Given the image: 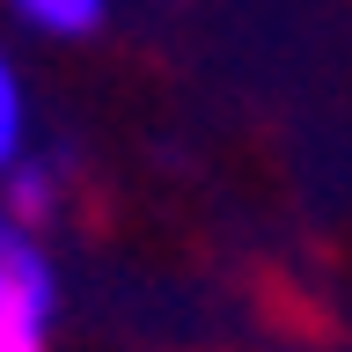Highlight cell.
Returning <instances> with one entry per match:
<instances>
[{"label": "cell", "mask_w": 352, "mask_h": 352, "mask_svg": "<svg viewBox=\"0 0 352 352\" xmlns=\"http://www.w3.org/2000/svg\"><path fill=\"white\" fill-rule=\"evenodd\" d=\"M22 125H30V110H22V81H15V66L0 59V176L22 162Z\"/></svg>", "instance_id": "4"}, {"label": "cell", "mask_w": 352, "mask_h": 352, "mask_svg": "<svg viewBox=\"0 0 352 352\" xmlns=\"http://www.w3.org/2000/svg\"><path fill=\"white\" fill-rule=\"evenodd\" d=\"M44 330H52V308L0 301V352H44Z\"/></svg>", "instance_id": "5"}, {"label": "cell", "mask_w": 352, "mask_h": 352, "mask_svg": "<svg viewBox=\"0 0 352 352\" xmlns=\"http://www.w3.org/2000/svg\"><path fill=\"white\" fill-rule=\"evenodd\" d=\"M8 8L44 37H96L110 15V0H8Z\"/></svg>", "instance_id": "3"}, {"label": "cell", "mask_w": 352, "mask_h": 352, "mask_svg": "<svg viewBox=\"0 0 352 352\" xmlns=\"http://www.w3.org/2000/svg\"><path fill=\"white\" fill-rule=\"evenodd\" d=\"M0 301H30V308H59V272L44 257L22 220L0 213Z\"/></svg>", "instance_id": "1"}, {"label": "cell", "mask_w": 352, "mask_h": 352, "mask_svg": "<svg viewBox=\"0 0 352 352\" xmlns=\"http://www.w3.org/2000/svg\"><path fill=\"white\" fill-rule=\"evenodd\" d=\"M52 213H59V169L52 162H15L8 169V220H22L37 235Z\"/></svg>", "instance_id": "2"}]
</instances>
